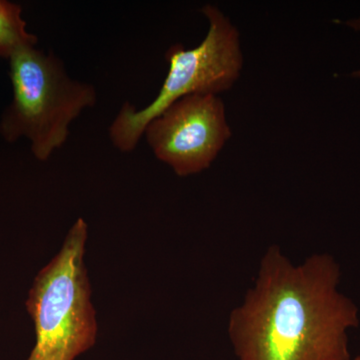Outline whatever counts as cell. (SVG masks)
I'll use <instances>...</instances> for the list:
<instances>
[{
    "mask_svg": "<svg viewBox=\"0 0 360 360\" xmlns=\"http://www.w3.org/2000/svg\"><path fill=\"white\" fill-rule=\"evenodd\" d=\"M340 277L328 253L295 264L270 245L255 283L229 316L236 359L352 360L348 331L359 326V309L338 290Z\"/></svg>",
    "mask_w": 360,
    "mask_h": 360,
    "instance_id": "1",
    "label": "cell"
},
{
    "mask_svg": "<svg viewBox=\"0 0 360 360\" xmlns=\"http://www.w3.org/2000/svg\"><path fill=\"white\" fill-rule=\"evenodd\" d=\"M13 101L2 116L6 141L30 139L33 155L49 160L65 146L71 123L97 103L96 87L72 79L56 54L26 46L11 56Z\"/></svg>",
    "mask_w": 360,
    "mask_h": 360,
    "instance_id": "2",
    "label": "cell"
},
{
    "mask_svg": "<svg viewBox=\"0 0 360 360\" xmlns=\"http://www.w3.org/2000/svg\"><path fill=\"white\" fill-rule=\"evenodd\" d=\"M86 239V222L78 219L58 255L35 277L26 309L37 342L26 360H75L96 345V312L84 265Z\"/></svg>",
    "mask_w": 360,
    "mask_h": 360,
    "instance_id": "3",
    "label": "cell"
},
{
    "mask_svg": "<svg viewBox=\"0 0 360 360\" xmlns=\"http://www.w3.org/2000/svg\"><path fill=\"white\" fill-rule=\"evenodd\" d=\"M201 13L210 23L205 39L191 49L170 46L165 53L169 68L158 96L141 110L127 101L111 123L110 139L118 150H134L148 123L175 101L193 94L217 96L240 77L243 58L238 30L219 7L206 4Z\"/></svg>",
    "mask_w": 360,
    "mask_h": 360,
    "instance_id": "4",
    "label": "cell"
},
{
    "mask_svg": "<svg viewBox=\"0 0 360 360\" xmlns=\"http://www.w3.org/2000/svg\"><path fill=\"white\" fill-rule=\"evenodd\" d=\"M144 134L155 158L184 177L207 169L231 139V130L220 97L193 94L151 120Z\"/></svg>",
    "mask_w": 360,
    "mask_h": 360,
    "instance_id": "5",
    "label": "cell"
},
{
    "mask_svg": "<svg viewBox=\"0 0 360 360\" xmlns=\"http://www.w3.org/2000/svg\"><path fill=\"white\" fill-rule=\"evenodd\" d=\"M20 6L0 0V58H8L26 46H35L39 39L26 30Z\"/></svg>",
    "mask_w": 360,
    "mask_h": 360,
    "instance_id": "6",
    "label": "cell"
},
{
    "mask_svg": "<svg viewBox=\"0 0 360 360\" xmlns=\"http://www.w3.org/2000/svg\"><path fill=\"white\" fill-rule=\"evenodd\" d=\"M347 25L352 26L354 30H360V20H350L347 22ZM355 77H360V71H357V72L354 73Z\"/></svg>",
    "mask_w": 360,
    "mask_h": 360,
    "instance_id": "7",
    "label": "cell"
},
{
    "mask_svg": "<svg viewBox=\"0 0 360 360\" xmlns=\"http://www.w3.org/2000/svg\"><path fill=\"white\" fill-rule=\"evenodd\" d=\"M352 360H360V355H359V356L355 357L354 359H352Z\"/></svg>",
    "mask_w": 360,
    "mask_h": 360,
    "instance_id": "8",
    "label": "cell"
}]
</instances>
